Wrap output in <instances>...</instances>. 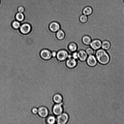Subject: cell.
Here are the masks:
<instances>
[{
	"mask_svg": "<svg viewBox=\"0 0 124 124\" xmlns=\"http://www.w3.org/2000/svg\"><path fill=\"white\" fill-rule=\"evenodd\" d=\"M95 57L99 63L102 65H106L109 62L110 57L106 51L102 49L97 50Z\"/></svg>",
	"mask_w": 124,
	"mask_h": 124,
	"instance_id": "6da1fadb",
	"label": "cell"
},
{
	"mask_svg": "<svg viewBox=\"0 0 124 124\" xmlns=\"http://www.w3.org/2000/svg\"><path fill=\"white\" fill-rule=\"evenodd\" d=\"M69 54L67 50L63 49L60 50L57 52L56 58L59 61L63 62L68 58Z\"/></svg>",
	"mask_w": 124,
	"mask_h": 124,
	"instance_id": "7a4b0ae2",
	"label": "cell"
},
{
	"mask_svg": "<svg viewBox=\"0 0 124 124\" xmlns=\"http://www.w3.org/2000/svg\"><path fill=\"white\" fill-rule=\"evenodd\" d=\"M57 116L56 120L58 124H66L69 119V115L66 112L62 113Z\"/></svg>",
	"mask_w": 124,
	"mask_h": 124,
	"instance_id": "3957f363",
	"label": "cell"
},
{
	"mask_svg": "<svg viewBox=\"0 0 124 124\" xmlns=\"http://www.w3.org/2000/svg\"><path fill=\"white\" fill-rule=\"evenodd\" d=\"M38 115L40 117L46 118L48 116L49 111L47 107L41 106L38 108Z\"/></svg>",
	"mask_w": 124,
	"mask_h": 124,
	"instance_id": "277c9868",
	"label": "cell"
},
{
	"mask_svg": "<svg viewBox=\"0 0 124 124\" xmlns=\"http://www.w3.org/2000/svg\"><path fill=\"white\" fill-rule=\"evenodd\" d=\"M63 102L59 104H56L53 106L52 111L53 114L56 116H58L62 113L63 111L62 107Z\"/></svg>",
	"mask_w": 124,
	"mask_h": 124,
	"instance_id": "5b68a950",
	"label": "cell"
},
{
	"mask_svg": "<svg viewBox=\"0 0 124 124\" xmlns=\"http://www.w3.org/2000/svg\"><path fill=\"white\" fill-rule=\"evenodd\" d=\"M40 55L42 59L46 60H50L52 57L51 52L47 49L42 50L40 52Z\"/></svg>",
	"mask_w": 124,
	"mask_h": 124,
	"instance_id": "8992f818",
	"label": "cell"
},
{
	"mask_svg": "<svg viewBox=\"0 0 124 124\" xmlns=\"http://www.w3.org/2000/svg\"><path fill=\"white\" fill-rule=\"evenodd\" d=\"M87 65L91 67L95 66L97 63V60L96 57L93 54L89 55L86 60Z\"/></svg>",
	"mask_w": 124,
	"mask_h": 124,
	"instance_id": "52a82bcc",
	"label": "cell"
},
{
	"mask_svg": "<svg viewBox=\"0 0 124 124\" xmlns=\"http://www.w3.org/2000/svg\"><path fill=\"white\" fill-rule=\"evenodd\" d=\"M49 28L52 32L55 33L61 28L60 24L56 21H53L49 24Z\"/></svg>",
	"mask_w": 124,
	"mask_h": 124,
	"instance_id": "ba28073f",
	"label": "cell"
},
{
	"mask_svg": "<svg viewBox=\"0 0 124 124\" xmlns=\"http://www.w3.org/2000/svg\"><path fill=\"white\" fill-rule=\"evenodd\" d=\"M31 27V25L27 23L22 24L20 27V31L23 34H27L30 31Z\"/></svg>",
	"mask_w": 124,
	"mask_h": 124,
	"instance_id": "9c48e42d",
	"label": "cell"
},
{
	"mask_svg": "<svg viewBox=\"0 0 124 124\" xmlns=\"http://www.w3.org/2000/svg\"><path fill=\"white\" fill-rule=\"evenodd\" d=\"M65 64L67 68L72 69L75 68L77 66V62L76 60L71 58L67 59Z\"/></svg>",
	"mask_w": 124,
	"mask_h": 124,
	"instance_id": "30bf717a",
	"label": "cell"
},
{
	"mask_svg": "<svg viewBox=\"0 0 124 124\" xmlns=\"http://www.w3.org/2000/svg\"><path fill=\"white\" fill-rule=\"evenodd\" d=\"M90 45V47L94 50H97L101 48V42L100 40L94 39L92 41Z\"/></svg>",
	"mask_w": 124,
	"mask_h": 124,
	"instance_id": "8fae6325",
	"label": "cell"
},
{
	"mask_svg": "<svg viewBox=\"0 0 124 124\" xmlns=\"http://www.w3.org/2000/svg\"><path fill=\"white\" fill-rule=\"evenodd\" d=\"M78 59L81 62H85L88 57V55L85 51L80 50L78 52Z\"/></svg>",
	"mask_w": 124,
	"mask_h": 124,
	"instance_id": "7c38bea8",
	"label": "cell"
},
{
	"mask_svg": "<svg viewBox=\"0 0 124 124\" xmlns=\"http://www.w3.org/2000/svg\"><path fill=\"white\" fill-rule=\"evenodd\" d=\"M52 100L54 103L56 104H59L62 102L63 99L61 94L57 93L53 95Z\"/></svg>",
	"mask_w": 124,
	"mask_h": 124,
	"instance_id": "4fadbf2b",
	"label": "cell"
},
{
	"mask_svg": "<svg viewBox=\"0 0 124 124\" xmlns=\"http://www.w3.org/2000/svg\"><path fill=\"white\" fill-rule=\"evenodd\" d=\"M93 12L92 8L90 6H87L85 7L83 9L82 14L88 16L92 15Z\"/></svg>",
	"mask_w": 124,
	"mask_h": 124,
	"instance_id": "5bb4252c",
	"label": "cell"
},
{
	"mask_svg": "<svg viewBox=\"0 0 124 124\" xmlns=\"http://www.w3.org/2000/svg\"><path fill=\"white\" fill-rule=\"evenodd\" d=\"M56 36L58 40H62L65 38V33L64 31L61 29H60L56 32Z\"/></svg>",
	"mask_w": 124,
	"mask_h": 124,
	"instance_id": "9a60e30c",
	"label": "cell"
},
{
	"mask_svg": "<svg viewBox=\"0 0 124 124\" xmlns=\"http://www.w3.org/2000/svg\"><path fill=\"white\" fill-rule=\"evenodd\" d=\"M68 47L69 50L72 53L77 51L78 48V46L76 43L72 42L69 44Z\"/></svg>",
	"mask_w": 124,
	"mask_h": 124,
	"instance_id": "2e32d148",
	"label": "cell"
},
{
	"mask_svg": "<svg viewBox=\"0 0 124 124\" xmlns=\"http://www.w3.org/2000/svg\"><path fill=\"white\" fill-rule=\"evenodd\" d=\"M82 40L83 43L86 45H90L92 41L91 37L87 35H85L83 36Z\"/></svg>",
	"mask_w": 124,
	"mask_h": 124,
	"instance_id": "e0dca14e",
	"label": "cell"
},
{
	"mask_svg": "<svg viewBox=\"0 0 124 124\" xmlns=\"http://www.w3.org/2000/svg\"><path fill=\"white\" fill-rule=\"evenodd\" d=\"M46 120V123L48 124H53L55 123L56 119L55 117L52 115L48 116Z\"/></svg>",
	"mask_w": 124,
	"mask_h": 124,
	"instance_id": "ac0fdd59",
	"label": "cell"
},
{
	"mask_svg": "<svg viewBox=\"0 0 124 124\" xmlns=\"http://www.w3.org/2000/svg\"><path fill=\"white\" fill-rule=\"evenodd\" d=\"M101 46L103 49L107 50L109 49L110 48L111 44L110 42L108 41L105 40L102 43Z\"/></svg>",
	"mask_w": 124,
	"mask_h": 124,
	"instance_id": "d6986e66",
	"label": "cell"
},
{
	"mask_svg": "<svg viewBox=\"0 0 124 124\" xmlns=\"http://www.w3.org/2000/svg\"><path fill=\"white\" fill-rule=\"evenodd\" d=\"M16 20L20 22L23 21L24 19V16L23 13L18 12L16 14Z\"/></svg>",
	"mask_w": 124,
	"mask_h": 124,
	"instance_id": "ffe728a7",
	"label": "cell"
},
{
	"mask_svg": "<svg viewBox=\"0 0 124 124\" xmlns=\"http://www.w3.org/2000/svg\"><path fill=\"white\" fill-rule=\"evenodd\" d=\"M88 19V16L83 14L81 15L79 17L80 22L83 23H86Z\"/></svg>",
	"mask_w": 124,
	"mask_h": 124,
	"instance_id": "44dd1931",
	"label": "cell"
},
{
	"mask_svg": "<svg viewBox=\"0 0 124 124\" xmlns=\"http://www.w3.org/2000/svg\"><path fill=\"white\" fill-rule=\"evenodd\" d=\"M12 25V27L14 29H18L20 27L21 23L20 22L16 20L13 22Z\"/></svg>",
	"mask_w": 124,
	"mask_h": 124,
	"instance_id": "7402d4cb",
	"label": "cell"
},
{
	"mask_svg": "<svg viewBox=\"0 0 124 124\" xmlns=\"http://www.w3.org/2000/svg\"><path fill=\"white\" fill-rule=\"evenodd\" d=\"M85 51L88 55H93L94 53V50L91 47L86 48Z\"/></svg>",
	"mask_w": 124,
	"mask_h": 124,
	"instance_id": "603a6c76",
	"label": "cell"
},
{
	"mask_svg": "<svg viewBox=\"0 0 124 124\" xmlns=\"http://www.w3.org/2000/svg\"><path fill=\"white\" fill-rule=\"evenodd\" d=\"M38 108L36 107H33L31 109V111L34 115H36L38 113Z\"/></svg>",
	"mask_w": 124,
	"mask_h": 124,
	"instance_id": "cb8c5ba5",
	"label": "cell"
},
{
	"mask_svg": "<svg viewBox=\"0 0 124 124\" xmlns=\"http://www.w3.org/2000/svg\"><path fill=\"white\" fill-rule=\"evenodd\" d=\"M72 58L77 60L78 59V52L76 51L72 52Z\"/></svg>",
	"mask_w": 124,
	"mask_h": 124,
	"instance_id": "d4e9b609",
	"label": "cell"
},
{
	"mask_svg": "<svg viewBox=\"0 0 124 124\" xmlns=\"http://www.w3.org/2000/svg\"><path fill=\"white\" fill-rule=\"evenodd\" d=\"M17 10L18 12L23 13L24 11V9L23 6H20L18 8Z\"/></svg>",
	"mask_w": 124,
	"mask_h": 124,
	"instance_id": "484cf974",
	"label": "cell"
},
{
	"mask_svg": "<svg viewBox=\"0 0 124 124\" xmlns=\"http://www.w3.org/2000/svg\"><path fill=\"white\" fill-rule=\"evenodd\" d=\"M57 52L55 50H53L51 52L52 57L54 58H56Z\"/></svg>",
	"mask_w": 124,
	"mask_h": 124,
	"instance_id": "4316f807",
	"label": "cell"
},
{
	"mask_svg": "<svg viewBox=\"0 0 124 124\" xmlns=\"http://www.w3.org/2000/svg\"></svg>",
	"mask_w": 124,
	"mask_h": 124,
	"instance_id": "83f0119b",
	"label": "cell"
}]
</instances>
